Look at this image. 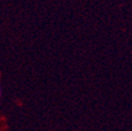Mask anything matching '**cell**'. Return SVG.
<instances>
[{
	"mask_svg": "<svg viewBox=\"0 0 132 131\" xmlns=\"http://www.w3.org/2000/svg\"><path fill=\"white\" fill-rule=\"evenodd\" d=\"M0 96H1V88H0Z\"/></svg>",
	"mask_w": 132,
	"mask_h": 131,
	"instance_id": "6da1fadb",
	"label": "cell"
}]
</instances>
